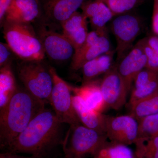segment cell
Returning <instances> with one entry per match:
<instances>
[{
	"label": "cell",
	"mask_w": 158,
	"mask_h": 158,
	"mask_svg": "<svg viewBox=\"0 0 158 158\" xmlns=\"http://www.w3.org/2000/svg\"><path fill=\"white\" fill-rule=\"evenodd\" d=\"M42 12L40 0H12L4 21L31 24L40 17Z\"/></svg>",
	"instance_id": "cell-14"
},
{
	"label": "cell",
	"mask_w": 158,
	"mask_h": 158,
	"mask_svg": "<svg viewBox=\"0 0 158 158\" xmlns=\"http://www.w3.org/2000/svg\"><path fill=\"white\" fill-rule=\"evenodd\" d=\"M138 122V138L158 136V113L144 117Z\"/></svg>",
	"instance_id": "cell-25"
},
{
	"label": "cell",
	"mask_w": 158,
	"mask_h": 158,
	"mask_svg": "<svg viewBox=\"0 0 158 158\" xmlns=\"http://www.w3.org/2000/svg\"><path fill=\"white\" fill-rule=\"evenodd\" d=\"M87 0H44L42 4L47 23L61 24L81 8Z\"/></svg>",
	"instance_id": "cell-13"
},
{
	"label": "cell",
	"mask_w": 158,
	"mask_h": 158,
	"mask_svg": "<svg viewBox=\"0 0 158 158\" xmlns=\"http://www.w3.org/2000/svg\"><path fill=\"white\" fill-rule=\"evenodd\" d=\"M141 28V20L134 15H121L113 20L111 29L116 40L117 62L133 48V44L140 34Z\"/></svg>",
	"instance_id": "cell-7"
},
{
	"label": "cell",
	"mask_w": 158,
	"mask_h": 158,
	"mask_svg": "<svg viewBox=\"0 0 158 158\" xmlns=\"http://www.w3.org/2000/svg\"><path fill=\"white\" fill-rule=\"evenodd\" d=\"M63 124L54 111L45 109L4 152L44 158L58 145H62Z\"/></svg>",
	"instance_id": "cell-1"
},
{
	"label": "cell",
	"mask_w": 158,
	"mask_h": 158,
	"mask_svg": "<svg viewBox=\"0 0 158 158\" xmlns=\"http://www.w3.org/2000/svg\"><path fill=\"white\" fill-rule=\"evenodd\" d=\"M115 53L114 51H110L84 64L81 69L84 84L94 81L98 77L108 72L114 65L113 59Z\"/></svg>",
	"instance_id": "cell-20"
},
{
	"label": "cell",
	"mask_w": 158,
	"mask_h": 158,
	"mask_svg": "<svg viewBox=\"0 0 158 158\" xmlns=\"http://www.w3.org/2000/svg\"><path fill=\"white\" fill-rule=\"evenodd\" d=\"M137 158H158V136L138 138L135 143Z\"/></svg>",
	"instance_id": "cell-24"
},
{
	"label": "cell",
	"mask_w": 158,
	"mask_h": 158,
	"mask_svg": "<svg viewBox=\"0 0 158 158\" xmlns=\"http://www.w3.org/2000/svg\"><path fill=\"white\" fill-rule=\"evenodd\" d=\"M0 158H39L34 156H25L19 155L18 154L14 153L9 152H3L0 154Z\"/></svg>",
	"instance_id": "cell-31"
},
{
	"label": "cell",
	"mask_w": 158,
	"mask_h": 158,
	"mask_svg": "<svg viewBox=\"0 0 158 158\" xmlns=\"http://www.w3.org/2000/svg\"><path fill=\"white\" fill-rule=\"evenodd\" d=\"M17 73L26 90L46 104H50L53 79L42 61H23L18 66Z\"/></svg>",
	"instance_id": "cell-5"
},
{
	"label": "cell",
	"mask_w": 158,
	"mask_h": 158,
	"mask_svg": "<svg viewBox=\"0 0 158 158\" xmlns=\"http://www.w3.org/2000/svg\"><path fill=\"white\" fill-rule=\"evenodd\" d=\"M13 52L7 43H0V66L1 67L10 64L11 54Z\"/></svg>",
	"instance_id": "cell-28"
},
{
	"label": "cell",
	"mask_w": 158,
	"mask_h": 158,
	"mask_svg": "<svg viewBox=\"0 0 158 158\" xmlns=\"http://www.w3.org/2000/svg\"><path fill=\"white\" fill-rule=\"evenodd\" d=\"M128 107L158 90V73L144 68L137 75L133 83Z\"/></svg>",
	"instance_id": "cell-16"
},
{
	"label": "cell",
	"mask_w": 158,
	"mask_h": 158,
	"mask_svg": "<svg viewBox=\"0 0 158 158\" xmlns=\"http://www.w3.org/2000/svg\"><path fill=\"white\" fill-rule=\"evenodd\" d=\"M112 51L107 30L89 32L85 42L81 48L75 51L72 58L71 68L77 71L84 64L94 58Z\"/></svg>",
	"instance_id": "cell-8"
},
{
	"label": "cell",
	"mask_w": 158,
	"mask_h": 158,
	"mask_svg": "<svg viewBox=\"0 0 158 158\" xmlns=\"http://www.w3.org/2000/svg\"><path fill=\"white\" fill-rule=\"evenodd\" d=\"M93 158H137L128 146L107 141L97 150Z\"/></svg>",
	"instance_id": "cell-22"
},
{
	"label": "cell",
	"mask_w": 158,
	"mask_h": 158,
	"mask_svg": "<svg viewBox=\"0 0 158 158\" xmlns=\"http://www.w3.org/2000/svg\"><path fill=\"white\" fill-rule=\"evenodd\" d=\"M106 134L110 141L128 145L135 144L138 137V122L131 115H105Z\"/></svg>",
	"instance_id": "cell-9"
},
{
	"label": "cell",
	"mask_w": 158,
	"mask_h": 158,
	"mask_svg": "<svg viewBox=\"0 0 158 158\" xmlns=\"http://www.w3.org/2000/svg\"><path fill=\"white\" fill-rule=\"evenodd\" d=\"M100 82L93 81L78 88L71 86V88L75 95L80 96L88 107L102 113L106 106L101 90Z\"/></svg>",
	"instance_id": "cell-19"
},
{
	"label": "cell",
	"mask_w": 158,
	"mask_h": 158,
	"mask_svg": "<svg viewBox=\"0 0 158 158\" xmlns=\"http://www.w3.org/2000/svg\"><path fill=\"white\" fill-rule=\"evenodd\" d=\"M44 49L50 59L54 61H66L72 58L75 49L67 38L62 34L40 26L37 33Z\"/></svg>",
	"instance_id": "cell-11"
},
{
	"label": "cell",
	"mask_w": 158,
	"mask_h": 158,
	"mask_svg": "<svg viewBox=\"0 0 158 158\" xmlns=\"http://www.w3.org/2000/svg\"><path fill=\"white\" fill-rule=\"evenodd\" d=\"M143 48L147 57V62L145 68L158 73V52L148 45L146 38L142 39Z\"/></svg>",
	"instance_id": "cell-26"
},
{
	"label": "cell",
	"mask_w": 158,
	"mask_h": 158,
	"mask_svg": "<svg viewBox=\"0 0 158 158\" xmlns=\"http://www.w3.org/2000/svg\"><path fill=\"white\" fill-rule=\"evenodd\" d=\"M109 7L114 15L126 12L122 0H101Z\"/></svg>",
	"instance_id": "cell-27"
},
{
	"label": "cell",
	"mask_w": 158,
	"mask_h": 158,
	"mask_svg": "<svg viewBox=\"0 0 158 158\" xmlns=\"http://www.w3.org/2000/svg\"><path fill=\"white\" fill-rule=\"evenodd\" d=\"M107 139L106 135L82 123L70 125L62 144L64 157L84 158L88 155L93 156Z\"/></svg>",
	"instance_id": "cell-4"
},
{
	"label": "cell",
	"mask_w": 158,
	"mask_h": 158,
	"mask_svg": "<svg viewBox=\"0 0 158 158\" xmlns=\"http://www.w3.org/2000/svg\"><path fill=\"white\" fill-rule=\"evenodd\" d=\"M129 115L138 121L148 116L158 113V90L129 107Z\"/></svg>",
	"instance_id": "cell-23"
},
{
	"label": "cell",
	"mask_w": 158,
	"mask_h": 158,
	"mask_svg": "<svg viewBox=\"0 0 158 158\" xmlns=\"http://www.w3.org/2000/svg\"><path fill=\"white\" fill-rule=\"evenodd\" d=\"M49 70L53 79L50 104L57 118L69 125L81 123L73 107L70 85L58 75L55 68L50 67Z\"/></svg>",
	"instance_id": "cell-6"
},
{
	"label": "cell",
	"mask_w": 158,
	"mask_h": 158,
	"mask_svg": "<svg viewBox=\"0 0 158 158\" xmlns=\"http://www.w3.org/2000/svg\"><path fill=\"white\" fill-rule=\"evenodd\" d=\"M100 87L106 109L118 110L125 105L129 92L117 71L116 64L104 75Z\"/></svg>",
	"instance_id": "cell-10"
},
{
	"label": "cell",
	"mask_w": 158,
	"mask_h": 158,
	"mask_svg": "<svg viewBox=\"0 0 158 158\" xmlns=\"http://www.w3.org/2000/svg\"><path fill=\"white\" fill-rule=\"evenodd\" d=\"M88 23L85 15L77 11L61 24L62 34L69 40L75 51L81 48L87 39Z\"/></svg>",
	"instance_id": "cell-15"
},
{
	"label": "cell",
	"mask_w": 158,
	"mask_h": 158,
	"mask_svg": "<svg viewBox=\"0 0 158 158\" xmlns=\"http://www.w3.org/2000/svg\"><path fill=\"white\" fill-rule=\"evenodd\" d=\"M10 64L1 67L0 110L6 106L17 89Z\"/></svg>",
	"instance_id": "cell-21"
},
{
	"label": "cell",
	"mask_w": 158,
	"mask_h": 158,
	"mask_svg": "<svg viewBox=\"0 0 158 158\" xmlns=\"http://www.w3.org/2000/svg\"><path fill=\"white\" fill-rule=\"evenodd\" d=\"M12 0H0V23L1 26L5 20L7 10Z\"/></svg>",
	"instance_id": "cell-30"
},
{
	"label": "cell",
	"mask_w": 158,
	"mask_h": 158,
	"mask_svg": "<svg viewBox=\"0 0 158 158\" xmlns=\"http://www.w3.org/2000/svg\"><path fill=\"white\" fill-rule=\"evenodd\" d=\"M146 40L148 45L153 49L158 52V37L154 36L146 38Z\"/></svg>",
	"instance_id": "cell-33"
},
{
	"label": "cell",
	"mask_w": 158,
	"mask_h": 158,
	"mask_svg": "<svg viewBox=\"0 0 158 158\" xmlns=\"http://www.w3.org/2000/svg\"><path fill=\"white\" fill-rule=\"evenodd\" d=\"M82 13L89 20L93 31L107 30V23L115 15L101 0L87 1L81 6Z\"/></svg>",
	"instance_id": "cell-17"
},
{
	"label": "cell",
	"mask_w": 158,
	"mask_h": 158,
	"mask_svg": "<svg viewBox=\"0 0 158 158\" xmlns=\"http://www.w3.org/2000/svg\"><path fill=\"white\" fill-rule=\"evenodd\" d=\"M73 103L82 124L106 135L105 114L88 107L84 100L78 95L73 96Z\"/></svg>",
	"instance_id": "cell-18"
},
{
	"label": "cell",
	"mask_w": 158,
	"mask_h": 158,
	"mask_svg": "<svg viewBox=\"0 0 158 158\" xmlns=\"http://www.w3.org/2000/svg\"><path fill=\"white\" fill-rule=\"evenodd\" d=\"M142 0H122L126 12L135 7Z\"/></svg>",
	"instance_id": "cell-32"
},
{
	"label": "cell",
	"mask_w": 158,
	"mask_h": 158,
	"mask_svg": "<svg viewBox=\"0 0 158 158\" xmlns=\"http://www.w3.org/2000/svg\"><path fill=\"white\" fill-rule=\"evenodd\" d=\"M65 158V157H63V158Z\"/></svg>",
	"instance_id": "cell-34"
},
{
	"label": "cell",
	"mask_w": 158,
	"mask_h": 158,
	"mask_svg": "<svg viewBox=\"0 0 158 158\" xmlns=\"http://www.w3.org/2000/svg\"><path fill=\"white\" fill-rule=\"evenodd\" d=\"M45 102L25 88H17L10 101L0 110V147L6 150L45 108Z\"/></svg>",
	"instance_id": "cell-2"
},
{
	"label": "cell",
	"mask_w": 158,
	"mask_h": 158,
	"mask_svg": "<svg viewBox=\"0 0 158 158\" xmlns=\"http://www.w3.org/2000/svg\"><path fill=\"white\" fill-rule=\"evenodd\" d=\"M152 27L153 32L158 35V0H154Z\"/></svg>",
	"instance_id": "cell-29"
},
{
	"label": "cell",
	"mask_w": 158,
	"mask_h": 158,
	"mask_svg": "<svg viewBox=\"0 0 158 158\" xmlns=\"http://www.w3.org/2000/svg\"><path fill=\"white\" fill-rule=\"evenodd\" d=\"M2 27L6 43L23 61H42L44 59L42 43L31 24L5 21Z\"/></svg>",
	"instance_id": "cell-3"
},
{
	"label": "cell",
	"mask_w": 158,
	"mask_h": 158,
	"mask_svg": "<svg viewBox=\"0 0 158 158\" xmlns=\"http://www.w3.org/2000/svg\"><path fill=\"white\" fill-rule=\"evenodd\" d=\"M147 62L141 40L116 64L117 71L123 80L128 92L131 89L137 75L146 67Z\"/></svg>",
	"instance_id": "cell-12"
}]
</instances>
